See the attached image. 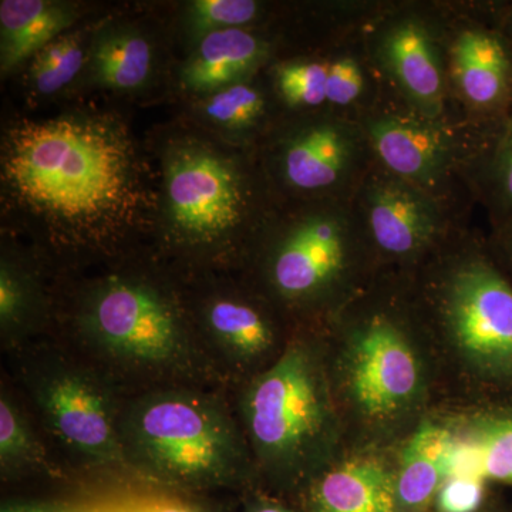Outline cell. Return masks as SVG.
<instances>
[{
	"instance_id": "obj_17",
	"label": "cell",
	"mask_w": 512,
	"mask_h": 512,
	"mask_svg": "<svg viewBox=\"0 0 512 512\" xmlns=\"http://www.w3.org/2000/svg\"><path fill=\"white\" fill-rule=\"evenodd\" d=\"M266 55V45L244 29L218 30L201 37L183 70L185 89L215 93L241 83Z\"/></svg>"
},
{
	"instance_id": "obj_33",
	"label": "cell",
	"mask_w": 512,
	"mask_h": 512,
	"mask_svg": "<svg viewBox=\"0 0 512 512\" xmlns=\"http://www.w3.org/2000/svg\"><path fill=\"white\" fill-rule=\"evenodd\" d=\"M498 228V242L503 248L505 256L512 266V222L510 224L500 225Z\"/></svg>"
},
{
	"instance_id": "obj_30",
	"label": "cell",
	"mask_w": 512,
	"mask_h": 512,
	"mask_svg": "<svg viewBox=\"0 0 512 512\" xmlns=\"http://www.w3.org/2000/svg\"><path fill=\"white\" fill-rule=\"evenodd\" d=\"M440 512H474L483 501L481 477L474 474H453L441 485L437 494Z\"/></svg>"
},
{
	"instance_id": "obj_28",
	"label": "cell",
	"mask_w": 512,
	"mask_h": 512,
	"mask_svg": "<svg viewBox=\"0 0 512 512\" xmlns=\"http://www.w3.org/2000/svg\"><path fill=\"white\" fill-rule=\"evenodd\" d=\"M259 5L252 0H197L190 6L191 28L197 35L242 29L256 19Z\"/></svg>"
},
{
	"instance_id": "obj_26",
	"label": "cell",
	"mask_w": 512,
	"mask_h": 512,
	"mask_svg": "<svg viewBox=\"0 0 512 512\" xmlns=\"http://www.w3.org/2000/svg\"><path fill=\"white\" fill-rule=\"evenodd\" d=\"M329 63L318 60L288 62L276 69L282 99L292 107H319L328 103Z\"/></svg>"
},
{
	"instance_id": "obj_27",
	"label": "cell",
	"mask_w": 512,
	"mask_h": 512,
	"mask_svg": "<svg viewBox=\"0 0 512 512\" xmlns=\"http://www.w3.org/2000/svg\"><path fill=\"white\" fill-rule=\"evenodd\" d=\"M204 110L208 119L222 127L245 128L262 116L265 100L258 89L241 82L212 93Z\"/></svg>"
},
{
	"instance_id": "obj_16",
	"label": "cell",
	"mask_w": 512,
	"mask_h": 512,
	"mask_svg": "<svg viewBox=\"0 0 512 512\" xmlns=\"http://www.w3.org/2000/svg\"><path fill=\"white\" fill-rule=\"evenodd\" d=\"M311 503L313 512H403L396 476L369 457L323 471L312 484Z\"/></svg>"
},
{
	"instance_id": "obj_32",
	"label": "cell",
	"mask_w": 512,
	"mask_h": 512,
	"mask_svg": "<svg viewBox=\"0 0 512 512\" xmlns=\"http://www.w3.org/2000/svg\"><path fill=\"white\" fill-rule=\"evenodd\" d=\"M126 512H198L194 508L188 507V505L178 503H160L150 504L147 507H140L137 510L126 511Z\"/></svg>"
},
{
	"instance_id": "obj_35",
	"label": "cell",
	"mask_w": 512,
	"mask_h": 512,
	"mask_svg": "<svg viewBox=\"0 0 512 512\" xmlns=\"http://www.w3.org/2000/svg\"><path fill=\"white\" fill-rule=\"evenodd\" d=\"M251 512H291L286 510V508L279 507V505H259V507H255Z\"/></svg>"
},
{
	"instance_id": "obj_21",
	"label": "cell",
	"mask_w": 512,
	"mask_h": 512,
	"mask_svg": "<svg viewBox=\"0 0 512 512\" xmlns=\"http://www.w3.org/2000/svg\"><path fill=\"white\" fill-rule=\"evenodd\" d=\"M0 468L3 477L29 473L55 477L60 474L22 407L5 386L0 394Z\"/></svg>"
},
{
	"instance_id": "obj_10",
	"label": "cell",
	"mask_w": 512,
	"mask_h": 512,
	"mask_svg": "<svg viewBox=\"0 0 512 512\" xmlns=\"http://www.w3.org/2000/svg\"><path fill=\"white\" fill-rule=\"evenodd\" d=\"M191 318L212 365L228 386L247 383L264 372L288 345H279L274 322L262 309L238 296H211Z\"/></svg>"
},
{
	"instance_id": "obj_23",
	"label": "cell",
	"mask_w": 512,
	"mask_h": 512,
	"mask_svg": "<svg viewBox=\"0 0 512 512\" xmlns=\"http://www.w3.org/2000/svg\"><path fill=\"white\" fill-rule=\"evenodd\" d=\"M36 301L32 284L18 266L2 261L0 269V332L3 349L15 352L28 345L36 329Z\"/></svg>"
},
{
	"instance_id": "obj_5",
	"label": "cell",
	"mask_w": 512,
	"mask_h": 512,
	"mask_svg": "<svg viewBox=\"0 0 512 512\" xmlns=\"http://www.w3.org/2000/svg\"><path fill=\"white\" fill-rule=\"evenodd\" d=\"M13 355L20 382L56 443L82 466L131 473L120 439L119 389L70 348L28 343Z\"/></svg>"
},
{
	"instance_id": "obj_22",
	"label": "cell",
	"mask_w": 512,
	"mask_h": 512,
	"mask_svg": "<svg viewBox=\"0 0 512 512\" xmlns=\"http://www.w3.org/2000/svg\"><path fill=\"white\" fill-rule=\"evenodd\" d=\"M481 192L495 224L512 222V113L493 131L485 134L480 163Z\"/></svg>"
},
{
	"instance_id": "obj_6",
	"label": "cell",
	"mask_w": 512,
	"mask_h": 512,
	"mask_svg": "<svg viewBox=\"0 0 512 512\" xmlns=\"http://www.w3.org/2000/svg\"><path fill=\"white\" fill-rule=\"evenodd\" d=\"M443 315L451 338L485 379L512 383V285L485 256L448 275Z\"/></svg>"
},
{
	"instance_id": "obj_25",
	"label": "cell",
	"mask_w": 512,
	"mask_h": 512,
	"mask_svg": "<svg viewBox=\"0 0 512 512\" xmlns=\"http://www.w3.org/2000/svg\"><path fill=\"white\" fill-rule=\"evenodd\" d=\"M84 63L82 40L77 35H62L43 47L32 60L29 77L40 94H53L79 74Z\"/></svg>"
},
{
	"instance_id": "obj_31",
	"label": "cell",
	"mask_w": 512,
	"mask_h": 512,
	"mask_svg": "<svg viewBox=\"0 0 512 512\" xmlns=\"http://www.w3.org/2000/svg\"><path fill=\"white\" fill-rule=\"evenodd\" d=\"M495 18H497L495 28L500 30L512 50V2L498 8Z\"/></svg>"
},
{
	"instance_id": "obj_20",
	"label": "cell",
	"mask_w": 512,
	"mask_h": 512,
	"mask_svg": "<svg viewBox=\"0 0 512 512\" xmlns=\"http://www.w3.org/2000/svg\"><path fill=\"white\" fill-rule=\"evenodd\" d=\"M94 79L114 90H134L146 84L153 67V49L146 37L128 28L107 29L92 49Z\"/></svg>"
},
{
	"instance_id": "obj_11",
	"label": "cell",
	"mask_w": 512,
	"mask_h": 512,
	"mask_svg": "<svg viewBox=\"0 0 512 512\" xmlns=\"http://www.w3.org/2000/svg\"><path fill=\"white\" fill-rule=\"evenodd\" d=\"M359 214L372 244L392 258L420 254L443 228L436 197L384 170L367 178Z\"/></svg>"
},
{
	"instance_id": "obj_3",
	"label": "cell",
	"mask_w": 512,
	"mask_h": 512,
	"mask_svg": "<svg viewBox=\"0 0 512 512\" xmlns=\"http://www.w3.org/2000/svg\"><path fill=\"white\" fill-rule=\"evenodd\" d=\"M224 394L164 387L123 396L120 439L131 474L185 490L225 487L247 476L254 458Z\"/></svg>"
},
{
	"instance_id": "obj_8",
	"label": "cell",
	"mask_w": 512,
	"mask_h": 512,
	"mask_svg": "<svg viewBox=\"0 0 512 512\" xmlns=\"http://www.w3.org/2000/svg\"><path fill=\"white\" fill-rule=\"evenodd\" d=\"M355 212L329 207L299 218L276 242L268 278L276 295L293 303L311 302L338 286L355 249Z\"/></svg>"
},
{
	"instance_id": "obj_14",
	"label": "cell",
	"mask_w": 512,
	"mask_h": 512,
	"mask_svg": "<svg viewBox=\"0 0 512 512\" xmlns=\"http://www.w3.org/2000/svg\"><path fill=\"white\" fill-rule=\"evenodd\" d=\"M451 74L468 109L488 133L512 113V50L497 28L471 26L451 49Z\"/></svg>"
},
{
	"instance_id": "obj_13",
	"label": "cell",
	"mask_w": 512,
	"mask_h": 512,
	"mask_svg": "<svg viewBox=\"0 0 512 512\" xmlns=\"http://www.w3.org/2000/svg\"><path fill=\"white\" fill-rule=\"evenodd\" d=\"M365 143L363 128L349 121L309 124L286 140L281 154L282 177L296 191L338 190L359 170Z\"/></svg>"
},
{
	"instance_id": "obj_18",
	"label": "cell",
	"mask_w": 512,
	"mask_h": 512,
	"mask_svg": "<svg viewBox=\"0 0 512 512\" xmlns=\"http://www.w3.org/2000/svg\"><path fill=\"white\" fill-rule=\"evenodd\" d=\"M76 20L72 6L47 0L0 3V66L10 73L63 35Z\"/></svg>"
},
{
	"instance_id": "obj_24",
	"label": "cell",
	"mask_w": 512,
	"mask_h": 512,
	"mask_svg": "<svg viewBox=\"0 0 512 512\" xmlns=\"http://www.w3.org/2000/svg\"><path fill=\"white\" fill-rule=\"evenodd\" d=\"M471 448L478 477L512 485V407L478 419Z\"/></svg>"
},
{
	"instance_id": "obj_19",
	"label": "cell",
	"mask_w": 512,
	"mask_h": 512,
	"mask_svg": "<svg viewBox=\"0 0 512 512\" xmlns=\"http://www.w3.org/2000/svg\"><path fill=\"white\" fill-rule=\"evenodd\" d=\"M454 446L451 433L426 423L403 448L396 474L397 497L403 511L424 510L451 474Z\"/></svg>"
},
{
	"instance_id": "obj_34",
	"label": "cell",
	"mask_w": 512,
	"mask_h": 512,
	"mask_svg": "<svg viewBox=\"0 0 512 512\" xmlns=\"http://www.w3.org/2000/svg\"><path fill=\"white\" fill-rule=\"evenodd\" d=\"M2 512H66L46 505L15 504L3 508Z\"/></svg>"
},
{
	"instance_id": "obj_7",
	"label": "cell",
	"mask_w": 512,
	"mask_h": 512,
	"mask_svg": "<svg viewBox=\"0 0 512 512\" xmlns=\"http://www.w3.org/2000/svg\"><path fill=\"white\" fill-rule=\"evenodd\" d=\"M167 215L177 237L192 248H211L237 231L247 194L237 168L210 148H175L165 168Z\"/></svg>"
},
{
	"instance_id": "obj_29",
	"label": "cell",
	"mask_w": 512,
	"mask_h": 512,
	"mask_svg": "<svg viewBox=\"0 0 512 512\" xmlns=\"http://www.w3.org/2000/svg\"><path fill=\"white\" fill-rule=\"evenodd\" d=\"M365 90V76L352 57H339L329 63L328 104L338 107L355 103Z\"/></svg>"
},
{
	"instance_id": "obj_2",
	"label": "cell",
	"mask_w": 512,
	"mask_h": 512,
	"mask_svg": "<svg viewBox=\"0 0 512 512\" xmlns=\"http://www.w3.org/2000/svg\"><path fill=\"white\" fill-rule=\"evenodd\" d=\"M72 349L123 396L164 387L222 390L190 312L140 276L110 275L73 315Z\"/></svg>"
},
{
	"instance_id": "obj_1",
	"label": "cell",
	"mask_w": 512,
	"mask_h": 512,
	"mask_svg": "<svg viewBox=\"0 0 512 512\" xmlns=\"http://www.w3.org/2000/svg\"><path fill=\"white\" fill-rule=\"evenodd\" d=\"M2 177L23 210L79 244L120 237L146 207L133 143L107 117L16 124L3 144Z\"/></svg>"
},
{
	"instance_id": "obj_4",
	"label": "cell",
	"mask_w": 512,
	"mask_h": 512,
	"mask_svg": "<svg viewBox=\"0 0 512 512\" xmlns=\"http://www.w3.org/2000/svg\"><path fill=\"white\" fill-rule=\"evenodd\" d=\"M238 419L254 464L296 478L316 466L333 427L328 380L318 352L288 342L264 372L242 384Z\"/></svg>"
},
{
	"instance_id": "obj_12",
	"label": "cell",
	"mask_w": 512,
	"mask_h": 512,
	"mask_svg": "<svg viewBox=\"0 0 512 512\" xmlns=\"http://www.w3.org/2000/svg\"><path fill=\"white\" fill-rule=\"evenodd\" d=\"M362 128L384 171L436 197L453 161L450 134L439 120L389 111L370 116Z\"/></svg>"
},
{
	"instance_id": "obj_15",
	"label": "cell",
	"mask_w": 512,
	"mask_h": 512,
	"mask_svg": "<svg viewBox=\"0 0 512 512\" xmlns=\"http://www.w3.org/2000/svg\"><path fill=\"white\" fill-rule=\"evenodd\" d=\"M440 50L430 30L417 19H403L383 33L380 57L416 113L439 120L446 83Z\"/></svg>"
},
{
	"instance_id": "obj_9",
	"label": "cell",
	"mask_w": 512,
	"mask_h": 512,
	"mask_svg": "<svg viewBox=\"0 0 512 512\" xmlns=\"http://www.w3.org/2000/svg\"><path fill=\"white\" fill-rule=\"evenodd\" d=\"M346 383L360 413L384 420L413 403L421 386L420 362L392 320L377 316L353 336Z\"/></svg>"
}]
</instances>
